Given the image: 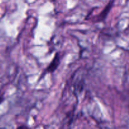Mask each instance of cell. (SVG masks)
Returning <instances> with one entry per match:
<instances>
[{
    "mask_svg": "<svg viewBox=\"0 0 129 129\" xmlns=\"http://www.w3.org/2000/svg\"><path fill=\"white\" fill-rule=\"evenodd\" d=\"M59 64H60V56L58 53H56L52 61L50 62L49 65L46 68V72L48 73H52L58 68Z\"/></svg>",
    "mask_w": 129,
    "mask_h": 129,
    "instance_id": "cell-1",
    "label": "cell"
},
{
    "mask_svg": "<svg viewBox=\"0 0 129 129\" xmlns=\"http://www.w3.org/2000/svg\"><path fill=\"white\" fill-rule=\"evenodd\" d=\"M112 5H113V1H110V2L106 6V7L105 8L104 10L100 13V14L99 16H98V18H97V22H102L106 18V17H107V15H108V13L110 11V9L112 8Z\"/></svg>",
    "mask_w": 129,
    "mask_h": 129,
    "instance_id": "cell-2",
    "label": "cell"
},
{
    "mask_svg": "<svg viewBox=\"0 0 129 129\" xmlns=\"http://www.w3.org/2000/svg\"><path fill=\"white\" fill-rule=\"evenodd\" d=\"M16 129H30V128L29 126H26V125H20V126H18L17 128Z\"/></svg>",
    "mask_w": 129,
    "mask_h": 129,
    "instance_id": "cell-3",
    "label": "cell"
},
{
    "mask_svg": "<svg viewBox=\"0 0 129 129\" xmlns=\"http://www.w3.org/2000/svg\"><path fill=\"white\" fill-rule=\"evenodd\" d=\"M3 100H4L3 97L2 95H1V94H0V104H1V102H3Z\"/></svg>",
    "mask_w": 129,
    "mask_h": 129,
    "instance_id": "cell-4",
    "label": "cell"
}]
</instances>
